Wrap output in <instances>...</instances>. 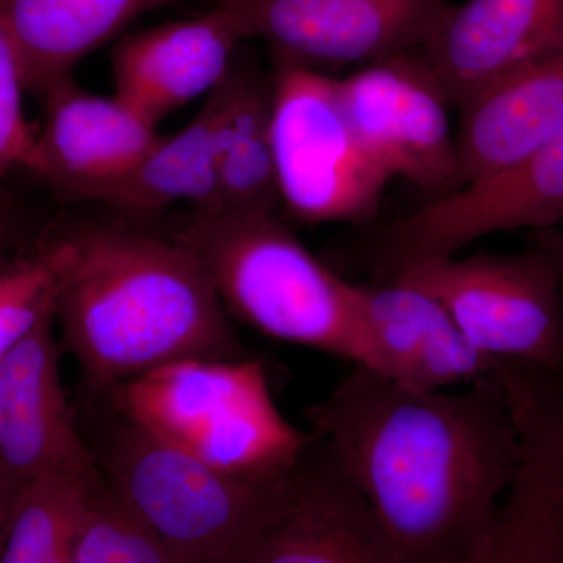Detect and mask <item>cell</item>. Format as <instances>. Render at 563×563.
I'll use <instances>...</instances> for the list:
<instances>
[{"mask_svg": "<svg viewBox=\"0 0 563 563\" xmlns=\"http://www.w3.org/2000/svg\"><path fill=\"white\" fill-rule=\"evenodd\" d=\"M306 417L399 563L483 561L521 454L498 368L461 391H424L352 366Z\"/></svg>", "mask_w": 563, "mask_h": 563, "instance_id": "1", "label": "cell"}, {"mask_svg": "<svg viewBox=\"0 0 563 563\" xmlns=\"http://www.w3.org/2000/svg\"><path fill=\"white\" fill-rule=\"evenodd\" d=\"M73 239L55 321L90 398L169 363L250 357L209 274L179 242L124 225Z\"/></svg>", "mask_w": 563, "mask_h": 563, "instance_id": "2", "label": "cell"}, {"mask_svg": "<svg viewBox=\"0 0 563 563\" xmlns=\"http://www.w3.org/2000/svg\"><path fill=\"white\" fill-rule=\"evenodd\" d=\"M101 401V432L88 443L122 506L173 563L242 561L284 503L292 472L277 479L221 472Z\"/></svg>", "mask_w": 563, "mask_h": 563, "instance_id": "3", "label": "cell"}, {"mask_svg": "<svg viewBox=\"0 0 563 563\" xmlns=\"http://www.w3.org/2000/svg\"><path fill=\"white\" fill-rule=\"evenodd\" d=\"M176 242L201 263L228 313L274 340L366 366L352 282L276 213H195Z\"/></svg>", "mask_w": 563, "mask_h": 563, "instance_id": "4", "label": "cell"}, {"mask_svg": "<svg viewBox=\"0 0 563 563\" xmlns=\"http://www.w3.org/2000/svg\"><path fill=\"white\" fill-rule=\"evenodd\" d=\"M99 398L158 439L239 476H287L313 440L280 412L265 363L252 355L169 363Z\"/></svg>", "mask_w": 563, "mask_h": 563, "instance_id": "5", "label": "cell"}, {"mask_svg": "<svg viewBox=\"0 0 563 563\" xmlns=\"http://www.w3.org/2000/svg\"><path fill=\"white\" fill-rule=\"evenodd\" d=\"M272 81L280 202L307 224L372 221L390 179L352 131L336 79L276 58Z\"/></svg>", "mask_w": 563, "mask_h": 563, "instance_id": "6", "label": "cell"}, {"mask_svg": "<svg viewBox=\"0 0 563 563\" xmlns=\"http://www.w3.org/2000/svg\"><path fill=\"white\" fill-rule=\"evenodd\" d=\"M395 277L439 299L485 357L563 379L561 280L542 240L517 254L454 255Z\"/></svg>", "mask_w": 563, "mask_h": 563, "instance_id": "7", "label": "cell"}, {"mask_svg": "<svg viewBox=\"0 0 563 563\" xmlns=\"http://www.w3.org/2000/svg\"><path fill=\"white\" fill-rule=\"evenodd\" d=\"M563 222V128L531 157L426 202L413 213L377 225L362 257L380 277L454 257L463 247L504 231H551Z\"/></svg>", "mask_w": 563, "mask_h": 563, "instance_id": "8", "label": "cell"}, {"mask_svg": "<svg viewBox=\"0 0 563 563\" xmlns=\"http://www.w3.org/2000/svg\"><path fill=\"white\" fill-rule=\"evenodd\" d=\"M246 38L276 58L318 66L372 65L420 51L440 27L448 0H209Z\"/></svg>", "mask_w": 563, "mask_h": 563, "instance_id": "9", "label": "cell"}, {"mask_svg": "<svg viewBox=\"0 0 563 563\" xmlns=\"http://www.w3.org/2000/svg\"><path fill=\"white\" fill-rule=\"evenodd\" d=\"M336 91L352 131L388 179L410 181L429 201L461 188L451 106L415 52L362 66L336 80Z\"/></svg>", "mask_w": 563, "mask_h": 563, "instance_id": "10", "label": "cell"}, {"mask_svg": "<svg viewBox=\"0 0 563 563\" xmlns=\"http://www.w3.org/2000/svg\"><path fill=\"white\" fill-rule=\"evenodd\" d=\"M55 313L0 361V481L22 488L46 476L106 485L66 398Z\"/></svg>", "mask_w": 563, "mask_h": 563, "instance_id": "11", "label": "cell"}, {"mask_svg": "<svg viewBox=\"0 0 563 563\" xmlns=\"http://www.w3.org/2000/svg\"><path fill=\"white\" fill-rule=\"evenodd\" d=\"M239 563L399 562L368 504L313 432L284 503Z\"/></svg>", "mask_w": 563, "mask_h": 563, "instance_id": "12", "label": "cell"}, {"mask_svg": "<svg viewBox=\"0 0 563 563\" xmlns=\"http://www.w3.org/2000/svg\"><path fill=\"white\" fill-rule=\"evenodd\" d=\"M365 368L413 390H450L495 373L498 363L481 354L431 292L393 277L352 282Z\"/></svg>", "mask_w": 563, "mask_h": 563, "instance_id": "13", "label": "cell"}, {"mask_svg": "<svg viewBox=\"0 0 563 563\" xmlns=\"http://www.w3.org/2000/svg\"><path fill=\"white\" fill-rule=\"evenodd\" d=\"M563 51V0H466L417 54L448 103L510 70Z\"/></svg>", "mask_w": 563, "mask_h": 563, "instance_id": "14", "label": "cell"}, {"mask_svg": "<svg viewBox=\"0 0 563 563\" xmlns=\"http://www.w3.org/2000/svg\"><path fill=\"white\" fill-rule=\"evenodd\" d=\"M32 172L60 191L99 198L135 168L161 135L117 96L80 90L74 79L44 95Z\"/></svg>", "mask_w": 563, "mask_h": 563, "instance_id": "15", "label": "cell"}, {"mask_svg": "<svg viewBox=\"0 0 563 563\" xmlns=\"http://www.w3.org/2000/svg\"><path fill=\"white\" fill-rule=\"evenodd\" d=\"M242 41L235 25L214 9L125 36L111 55L114 96L157 128L228 77Z\"/></svg>", "mask_w": 563, "mask_h": 563, "instance_id": "16", "label": "cell"}, {"mask_svg": "<svg viewBox=\"0 0 563 563\" xmlns=\"http://www.w3.org/2000/svg\"><path fill=\"white\" fill-rule=\"evenodd\" d=\"M461 188L531 157L563 128V51L504 74L459 107Z\"/></svg>", "mask_w": 563, "mask_h": 563, "instance_id": "17", "label": "cell"}, {"mask_svg": "<svg viewBox=\"0 0 563 563\" xmlns=\"http://www.w3.org/2000/svg\"><path fill=\"white\" fill-rule=\"evenodd\" d=\"M169 0H0V21L16 49L25 91L43 98L73 79L87 55L135 18Z\"/></svg>", "mask_w": 563, "mask_h": 563, "instance_id": "18", "label": "cell"}, {"mask_svg": "<svg viewBox=\"0 0 563 563\" xmlns=\"http://www.w3.org/2000/svg\"><path fill=\"white\" fill-rule=\"evenodd\" d=\"M520 465L479 563H563V421L520 429Z\"/></svg>", "mask_w": 563, "mask_h": 563, "instance_id": "19", "label": "cell"}, {"mask_svg": "<svg viewBox=\"0 0 563 563\" xmlns=\"http://www.w3.org/2000/svg\"><path fill=\"white\" fill-rule=\"evenodd\" d=\"M220 90L218 198L211 213H276L280 195L272 140L273 81L235 60Z\"/></svg>", "mask_w": 563, "mask_h": 563, "instance_id": "20", "label": "cell"}, {"mask_svg": "<svg viewBox=\"0 0 563 563\" xmlns=\"http://www.w3.org/2000/svg\"><path fill=\"white\" fill-rule=\"evenodd\" d=\"M220 85L207 96L201 111L172 136H161L128 176L98 202L131 217H150L176 203H190L196 214L217 207L218 122Z\"/></svg>", "mask_w": 563, "mask_h": 563, "instance_id": "21", "label": "cell"}, {"mask_svg": "<svg viewBox=\"0 0 563 563\" xmlns=\"http://www.w3.org/2000/svg\"><path fill=\"white\" fill-rule=\"evenodd\" d=\"M74 255L73 232L57 233L22 244L0 263V361L55 313Z\"/></svg>", "mask_w": 563, "mask_h": 563, "instance_id": "22", "label": "cell"}, {"mask_svg": "<svg viewBox=\"0 0 563 563\" xmlns=\"http://www.w3.org/2000/svg\"><path fill=\"white\" fill-rule=\"evenodd\" d=\"M98 490L65 476L24 485L0 540V563H51L74 536L91 493Z\"/></svg>", "mask_w": 563, "mask_h": 563, "instance_id": "23", "label": "cell"}, {"mask_svg": "<svg viewBox=\"0 0 563 563\" xmlns=\"http://www.w3.org/2000/svg\"><path fill=\"white\" fill-rule=\"evenodd\" d=\"M70 563H173L154 536L111 493H91L74 532Z\"/></svg>", "mask_w": 563, "mask_h": 563, "instance_id": "24", "label": "cell"}, {"mask_svg": "<svg viewBox=\"0 0 563 563\" xmlns=\"http://www.w3.org/2000/svg\"><path fill=\"white\" fill-rule=\"evenodd\" d=\"M20 58L0 21V180L13 169L32 172L36 133L24 114Z\"/></svg>", "mask_w": 563, "mask_h": 563, "instance_id": "25", "label": "cell"}, {"mask_svg": "<svg viewBox=\"0 0 563 563\" xmlns=\"http://www.w3.org/2000/svg\"><path fill=\"white\" fill-rule=\"evenodd\" d=\"M21 246L20 213L9 192L0 185V263Z\"/></svg>", "mask_w": 563, "mask_h": 563, "instance_id": "26", "label": "cell"}, {"mask_svg": "<svg viewBox=\"0 0 563 563\" xmlns=\"http://www.w3.org/2000/svg\"><path fill=\"white\" fill-rule=\"evenodd\" d=\"M20 492L21 488L0 481V540H2L3 532H5L11 510H13L14 501H16Z\"/></svg>", "mask_w": 563, "mask_h": 563, "instance_id": "27", "label": "cell"}, {"mask_svg": "<svg viewBox=\"0 0 563 563\" xmlns=\"http://www.w3.org/2000/svg\"><path fill=\"white\" fill-rule=\"evenodd\" d=\"M540 240L547 244L548 250L553 254L555 266H558L559 280H561L562 306H563V232H542Z\"/></svg>", "mask_w": 563, "mask_h": 563, "instance_id": "28", "label": "cell"}]
</instances>
